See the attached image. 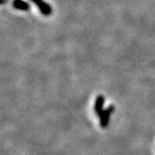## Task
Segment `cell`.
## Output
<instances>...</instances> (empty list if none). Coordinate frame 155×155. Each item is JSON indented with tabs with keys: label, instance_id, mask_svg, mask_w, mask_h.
Masks as SVG:
<instances>
[{
	"label": "cell",
	"instance_id": "6da1fadb",
	"mask_svg": "<svg viewBox=\"0 0 155 155\" xmlns=\"http://www.w3.org/2000/svg\"><path fill=\"white\" fill-rule=\"evenodd\" d=\"M114 107H109L108 108L103 110V112L100 114V125L103 128H106L108 124V121H109V117L111 115V113L113 112Z\"/></svg>",
	"mask_w": 155,
	"mask_h": 155
},
{
	"label": "cell",
	"instance_id": "7a4b0ae2",
	"mask_svg": "<svg viewBox=\"0 0 155 155\" xmlns=\"http://www.w3.org/2000/svg\"><path fill=\"white\" fill-rule=\"evenodd\" d=\"M32 2H34L39 8L40 12L44 15H50L52 12V9L51 8V6L49 4H47L46 2H44L43 0H31Z\"/></svg>",
	"mask_w": 155,
	"mask_h": 155
},
{
	"label": "cell",
	"instance_id": "3957f363",
	"mask_svg": "<svg viewBox=\"0 0 155 155\" xmlns=\"http://www.w3.org/2000/svg\"><path fill=\"white\" fill-rule=\"evenodd\" d=\"M105 103V97L103 95H98L96 96L95 102H94V112L96 115L100 116V114L103 112V106Z\"/></svg>",
	"mask_w": 155,
	"mask_h": 155
},
{
	"label": "cell",
	"instance_id": "277c9868",
	"mask_svg": "<svg viewBox=\"0 0 155 155\" xmlns=\"http://www.w3.org/2000/svg\"><path fill=\"white\" fill-rule=\"evenodd\" d=\"M13 7L17 9L20 10H28L29 9V5L24 0H13Z\"/></svg>",
	"mask_w": 155,
	"mask_h": 155
}]
</instances>
